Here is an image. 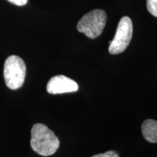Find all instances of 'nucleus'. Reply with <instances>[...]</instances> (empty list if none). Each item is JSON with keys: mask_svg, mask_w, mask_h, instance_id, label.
I'll return each mask as SVG.
<instances>
[{"mask_svg": "<svg viewBox=\"0 0 157 157\" xmlns=\"http://www.w3.org/2000/svg\"><path fill=\"white\" fill-rule=\"evenodd\" d=\"M144 138L149 143H157V121L154 119H146L141 126Z\"/></svg>", "mask_w": 157, "mask_h": 157, "instance_id": "6", "label": "nucleus"}, {"mask_svg": "<svg viewBox=\"0 0 157 157\" xmlns=\"http://www.w3.org/2000/svg\"><path fill=\"white\" fill-rule=\"evenodd\" d=\"M133 34L132 20L127 16H124L119 21L117 32L112 40L109 42V52L112 55L123 52L130 43Z\"/></svg>", "mask_w": 157, "mask_h": 157, "instance_id": "4", "label": "nucleus"}, {"mask_svg": "<svg viewBox=\"0 0 157 157\" xmlns=\"http://www.w3.org/2000/svg\"><path fill=\"white\" fill-rule=\"evenodd\" d=\"M10 2L14 4L17 6H23L25 5L27 3L28 0H8Z\"/></svg>", "mask_w": 157, "mask_h": 157, "instance_id": "9", "label": "nucleus"}, {"mask_svg": "<svg viewBox=\"0 0 157 157\" xmlns=\"http://www.w3.org/2000/svg\"><path fill=\"white\" fill-rule=\"evenodd\" d=\"M26 67L22 58L11 56L7 58L4 66V77L6 85L11 90L19 89L25 81Z\"/></svg>", "mask_w": 157, "mask_h": 157, "instance_id": "3", "label": "nucleus"}, {"mask_svg": "<svg viewBox=\"0 0 157 157\" xmlns=\"http://www.w3.org/2000/svg\"><path fill=\"white\" fill-rule=\"evenodd\" d=\"M146 6L149 13L157 17V0H146Z\"/></svg>", "mask_w": 157, "mask_h": 157, "instance_id": "7", "label": "nucleus"}, {"mask_svg": "<svg viewBox=\"0 0 157 157\" xmlns=\"http://www.w3.org/2000/svg\"><path fill=\"white\" fill-rule=\"evenodd\" d=\"M78 85L75 81L63 75L52 77L47 84V91L50 94H63L78 91Z\"/></svg>", "mask_w": 157, "mask_h": 157, "instance_id": "5", "label": "nucleus"}, {"mask_svg": "<svg viewBox=\"0 0 157 157\" xmlns=\"http://www.w3.org/2000/svg\"><path fill=\"white\" fill-rule=\"evenodd\" d=\"M107 21V15L103 10H94L79 20L77 30L90 39H95L102 34Z\"/></svg>", "mask_w": 157, "mask_h": 157, "instance_id": "2", "label": "nucleus"}, {"mask_svg": "<svg viewBox=\"0 0 157 157\" xmlns=\"http://www.w3.org/2000/svg\"><path fill=\"white\" fill-rule=\"evenodd\" d=\"M31 146L34 151L43 156L54 154L60 146L55 133L43 124H35L31 129Z\"/></svg>", "mask_w": 157, "mask_h": 157, "instance_id": "1", "label": "nucleus"}, {"mask_svg": "<svg viewBox=\"0 0 157 157\" xmlns=\"http://www.w3.org/2000/svg\"><path fill=\"white\" fill-rule=\"evenodd\" d=\"M92 157H119V156L117 153H116L115 151H109L103 153V154L95 155V156Z\"/></svg>", "mask_w": 157, "mask_h": 157, "instance_id": "8", "label": "nucleus"}]
</instances>
